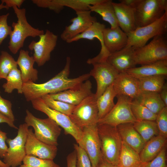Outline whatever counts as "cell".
<instances>
[{
    "label": "cell",
    "mask_w": 167,
    "mask_h": 167,
    "mask_svg": "<svg viewBox=\"0 0 167 167\" xmlns=\"http://www.w3.org/2000/svg\"><path fill=\"white\" fill-rule=\"evenodd\" d=\"M71 59L66 58L64 68L58 74L46 82L36 84L30 81L23 83V93L27 101H31L46 95L56 93L68 89L76 88L88 79L89 73L77 77L70 78Z\"/></svg>",
    "instance_id": "6da1fadb"
},
{
    "label": "cell",
    "mask_w": 167,
    "mask_h": 167,
    "mask_svg": "<svg viewBox=\"0 0 167 167\" xmlns=\"http://www.w3.org/2000/svg\"><path fill=\"white\" fill-rule=\"evenodd\" d=\"M12 8L18 20L17 22L12 23L13 30L10 35L8 47L12 54H16L23 47L24 41L27 37L39 36L45 33L43 30L33 28L28 22L25 8H19L16 6Z\"/></svg>",
    "instance_id": "7a4b0ae2"
},
{
    "label": "cell",
    "mask_w": 167,
    "mask_h": 167,
    "mask_svg": "<svg viewBox=\"0 0 167 167\" xmlns=\"http://www.w3.org/2000/svg\"><path fill=\"white\" fill-rule=\"evenodd\" d=\"M97 128L102 156L117 166L122 141L117 127L97 124Z\"/></svg>",
    "instance_id": "3957f363"
},
{
    "label": "cell",
    "mask_w": 167,
    "mask_h": 167,
    "mask_svg": "<svg viewBox=\"0 0 167 167\" xmlns=\"http://www.w3.org/2000/svg\"><path fill=\"white\" fill-rule=\"evenodd\" d=\"M26 112L25 123L33 128L36 138L46 144L57 146L62 130L60 126L49 118H37L28 109Z\"/></svg>",
    "instance_id": "277c9868"
},
{
    "label": "cell",
    "mask_w": 167,
    "mask_h": 167,
    "mask_svg": "<svg viewBox=\"0 0 167 167\" xmlns=\"http://www.w3.org/2000/svg\"><path fill=\"white\" fill-rule=\"evenodd\" d=\"M137 28L161 18L167 12V0H136L133 7Z\"/></svg>",
    "instance_id": "5b68a950"
},
{
    "label": "cell",
    "mask_w": 167,
    "mask_h": 167,
    "mask_svg": "<svg viewBox=\"0 0 167 167\" xmlns=\"http://www.w3.org/2000/svg\"><path fill=\"white\" fill-rule=\"evenodd\" d=\"M134 57L136 65L141 66L167 59V41L164 35L155 36L148 44L135 49Z\"/></svg>",
    "instance_id": "8992f818"
},
{
    "label": "cell",
    "mask_w": 167,
    "mask_h": 167,
    "mask_svg": "<svg viewBox=\"0 0 167 167\" xmlns=\"http://www.w3.org/2000/svg\"><path fill=\"white\" fill-rule=\"evenodd\" d=\"M167 31V12L161 18L145 26L138 27L127 34V45L135 49L144 46L148 41L155 36L164 35Z\"/></svg>",
    "instance_id": "52a82bcc"
},
{
    "label": "cell",
    "mask_w": 167,
    "mask_h": 167,
    "mask_svg": "<svg viewBox=\"0 0 167 167\" xmlns=\"http://www.w3.org/2000/svg\"><path fill=\"white\" fill-rule=\"evenodd\" d=\"M97 98L92 93L78 105H75L69 116L72 122L82 129L96 125L99 120Z\"/></svg>",
    "instance_id": "ba28073f"
},
{
    "label": "cell",
    "mask_w": 167,
    "mask_h": 167,
    "mask_svg": "<svg viewBox=\"0 0 167 167\" xmlns=\"http://www.w3.org/2000/svg\"><path fill=\"white\" fill-rule=\"evenodd\" d=\"M29 126L25 123L20 124L17 135L14 139L7 138L9 147L3 157V162L9 167H17L23 162L26 155L25 144Z\"/></svg>",
    "instance_id": "9c48e42d"
},
{
    "label": "cell",
    "mask_w": 167,
    "mask_h": 167,
    "mask_svg": "<svg viewBox=\"0 0 167 167\" xmlns=\"http://www.w3.org/2000/svg\"><path fill=\"white\" fill-rule=\"evenodd\" d=\"M31 102L34 109L46 114L64 129L66 134L71 135L77 143L80 140L82 130L72 122L69 116L50 108L41 98Z\"/></svg>",
    "instance_id": "30bf717a"
},
{
    "label": "cell",
    "mask_w": 167,
    "mask_h": 167,
    "mask_svg": "<svg viewBox=\"0 0 167 167\" xmlns=\"http://www.w3.org/2000/svg\"><path fill=\"white\" fill-rule=\"evenodd\" d=\"M117 101L110 112L99 120L98 124H105L117 127L126 123H134L137 120L134 116L130 107L132 99L126 96L117 95Z\"/></svg>",
    "instance_id": "8fae6325"
},
{
    "label": "cell",
    "mask_w": 167,
    "mask_h": 167,
    "mask_svg": "<svg viewBox=\"0 0 167 167\" xmlns=\"http://www.w3.org/2000/svg\"><path fill=\"white\" fill-rule=\"evenodd\" d=\"M39 37L38 41H32L28 47L30 50H34L32 57L38 66H41L50 60L51 53L56 45L58 36L47 29Z\"/></svg>",
    "instance_id": "7c38bea8"
},
{
    "label": "cell",
    "mask_w": 167,
    "mask_h": 167,
    "mask_svg": "<svg viewBox=\"0 0 167 167\" xmlns=\"http://www.w3.org/2000/svg\"><path fill=\"white\" fill-rule=\"evenodd\" d=\"M97 125L83 128L81 139L77 143L88 155L93 167L96 166L102 156Z\"/></svg>",
    "instance_id": "4fadbf2b"
},
{
    "label": "cell",
    "mask_w": 167,
    "mask_h": 167,
    "mask_svg": "<svg viewBox=\"0 0 167 167\" xmlns=\"http://www.w3.org/2000/svg\"><path fill=\"white\" fill-rule=\"evenodd\" d=\"M89 73L95 79L97 89L95 94L98 98L107 88L113 84L119 73L106 61L94 63Z\"/></svg>",
    "instance_id": "5bb4252c"
},
{
    "label": "cell",
    "mask_w": 167,
    "mask_h": 167,
    "mask_svg": "<svg viewBox=\"0 0 167 167\" xmlns=\"http://www.w3.org/2000/svg\"><path fill=\"white\" fill-rule=\"evenodd\" d=\"M89 10L76 12V17L71 19V24L66 26L60 35L64 41L71 39L86 30L97 21L96 17L91 14Z\"/></svg>",
    "instance_id": "9a60e30c"
},
{
    "label": "cell",
    "mask_w": 167,
    "mask_h": 167,
    "mask_svg": "<svg viewBox=\"0 0 167 167\" xmlns=\"http://www.w3.org/2000/svg\"><path fill=\"white\" fill-rule=\"evenodd\" d=\"M25 150L26 155L53 160L56 156L58 148L57 146L46 144L37 139L30 128L28 131Z\"/></svg>",
    "instance_id": "2e32d148"
},
{
    "label": "cell",
    "mask_w": 167,
    "mask_h": 167,
    "mask_svg": "<svg viewBox=\"0 0 167 167\" xmlns=\"http://www.w3.org/2000/svg\"><path fill=\"white\" fill-rule=\"evenodd\" d=\"M105 28V25L104 24L96 22L85 32L66 42L69 43L81 39L92 40L95 38H97L101 45L100 52L96 57L88 59L87 62L88 64L92 65L95 63L106 61L110 54L106 50L103 43V32Z\"/></svg>",
    "instance_id": "e0dca14e"
},
{
    "label": "cell",
    "mask_w": 167,
    "mask_h": 167,
    "mask_svg": "<svg viewBox=\"0 0 167 167\" xmlns=\"http://www.w3.org/2000/svg\"><path fill=\"white\" fill-rule=\"evenodd\" d=\"M92 83L88 79L76 88L48 95L54 100L76 105L92 93Z\"/></svg>",
    "instance_id": "ac0fdd59"
},
{
    "label": "cell",
    "mask_w": 167,
    "mask_h": 167,
    "mask_svg": "<svg viewBox=\"0 0 167 167\" xmlns=\"http://www.w3.org/2000/svg\"><path fill=\"white\" fill-rule=\"evenodd\" d=\"M135 48L127 45L122 49L110 53L106 61L119 73L125 72L127 70L136 67L134 51Z\"/></svg>",
    "instance_id": "d6986e66"
},
{
    "label": "cell",
    "mask_w": 167,
    "mask_h": 167,
    "mask_svg": "<svg viewBox=\"0 0 167 167\" xmlns=\"http://www.w3.org/2000/svg\"><path fill=\"white\" fill-rule=\"evenodd\" d=\"M113 84L116 96L124 95L134 100L141 92L138 79L126 72L119 73Z\"/></svg>",
    "instance_id": "ffe728a7"
},
{
    "label": "cell",
    "mask_w": 167,
    "mask_h": 167,
    "mask_svg": "<svg viewBox=\"0 0 167 167\" xmlns=\"http://www.w3.org/2000/svg\"><path fill=\"white\" fill-rule=\"evenodd\" d=\"M112 4L118 26L128 34L137 28L134 8L122 2H113Z\"/></svg>",
    "instance_id": "44dd1931"
},
{
    "label": "cell",
    "mask_w": 167,
    "mask_h": 167,
    "mask_svg": "<svg viewBox=\"0 0 167 167\" xmlns=\"http://www.w3.org/2000/svg\"><path fill=\"white\" fill-rule=\"evenodd\" d=\"M103 38L104 46L109 54L122 49L127 44V34L119 26L114 28H105Z\"/></svg>",
    "instance_id": "7402d4cb"
},
{
    "label": "cell",
    "mask_w": 167,
    "mask_h": 167,
    "mask_svg": "<svg viewBox=\"0 0 167 167\" xmlns=\"http://www.w3.org/2000/svg\"><path fill=\"white\" fill-rule=\"evenodd\" d=\"M117 128L122 141L139 154L146 143L135 128L133 123L121 124Z\"/></svg>",
    "instance_id": "603a6c76"
},
{
    "label": "cell",
    "mask_w": 167,
    "mask_h": 167,
    "mask_svg": "<svg viewBox=\"0 0 167 167\" xmlns=\"http://www.w3.org/2000/svg\"><path fill=\"white\" fill-rule=\"evenodd\" d=\"M20 71L23 83L31 81L36 82L38 79V71L33 67L35 61L30 56L28 50L21 49L16 61Z\"/></svg>",
    "instance_id": "cb8c5ba5"
},
{
    "label": "cell",
    "mask_w": 167,
    "mask_h": 167,
    "mask_svg": "<svg viewBox=\"0 0 167 167\" xmlns=\"http://www.w3.org/2000/svg\"><path fill=\"white\" fill-rule=\"evenodd\" d=\"M125 72L138 79L157 75H167V59L135 67Z\"/></svg>",
    "instance_id": "d4e9b609"
},
{
    "label": "cell",
    "mask_w": 167,
    "mask_h": 167,
    "mask_svg": "<svg viewBox=\"0 0 167 167\" xmlns=\"http://www.w3.org/2000/svg\"><path fill=\"white\" fill-rule=\"evenodd\" d=\"M167 139L158 135L147 142L139 153L142 163L149 162L159 153L166 145Z\"/></svg>",
    "instance_id": "484cf974"
},
{
    "label": "cell",
    "mask_w": 167,
    "mask_h": 167,
    "mask_svg": "<svg viewBox=\"0 0 167 167\" xmlns=\"http://www.w3.org/2000/svg\"><path fill=\"white\" fill-rule=\"evenodd\" d=\"M112 2V0H105L102 2L89 6V10L99 14L103 20L110 24L111 28H114L119 26Z\"/></svg>",
    "instance_id": "4316f807"
},
{
    "label": "cell",
    "mask_w": 167,
    "mask_h": 167,
    "mask_svg": "<svg viewBox=\"0 0 167 167\" xmlns=\"http://www.w3.org/2000/svg\"><path fill=\"white\" fill-rule=\"evenodd\" d=\"M142 164L139 154L122 141L117 167H139Z\"/></svg>",
    "instance_id": "83f0119b"
},
{
    "label": "cell",
    "mask_w": 167,
    "mask_h": 167,
    "mask_svg": "<svg viewBox=\"0 0 167 167\" xmlns=\"http://www.w3.org/2000/svg\"><path fill=\"white\" fill-rule=\"evenodd\" d=\"M134 100L144 105L156 115L165 107L158 92H141L138 96Z\"/></svg>",
    "instance_id": "f1b7e54d"
},
{
    "label": "cell",
    "mask_w": 167,
    "mask_h": 167,
    "mask_svg": "<svg viewBox=\"0 0 167 167\" xmlns=\"http://www.w3.org/2000/svg\"><path fill=\"white\" fill-rule=\"evenodd\" d=\"M116 96L113 84L97 99L99 120L104 117L113 107L115 105L114 99Z\"/></svg>",
    "instance_id": "f546056e"
},
{
    "label": "cell",
    "mask_w": 167,
    "mask_h": 167,
    "mask_svg": "<svg viewBox=\"0 0 167 167\" xmlns=\"http://www.w3.org/2000/svg\"><path fill=\"white\" fill-rule=\"evenodd\" d=\"M167 76L157 75L138 79L140 91L159 93L166 83Z\"/></svg>",
    "instance_id": "4dcf8cb0"
},
{
    "label": "cell",
    "mask_w": 167,
    "mask_h": 167,
    "mask_svg": "<svg viewBox=\"0 0 167 167\" xmlns=\"http://www.w3.org/2000/svg\"><path fill=\"white\" fill-rule=\"evenodd\" d=\"M134 126L146 143L154 137L159 135L155 121L137 120Z\"/></svg>",
    "instance_id": "1f68e13d"
},
{
    "label": "cell",
    "mask_w": 167,
    "mask_h": 167,
    "mask_svg": "<svg viewBox=\"0 0 167 167\" xmlns=\"http://www.w3.org/2000/svg\"><path fill=\"white\" fill-rule=\"evenodd\" d=\"M6 79V82L2 86L5 92L11 93L14 90L16 89L18 93H23V82L20 71L17 67H14L11 70Z\"/></svg>",
    "instance_id": "d6a6232c"
},
{
    "label": "cell",
    "mask_w": 167,
    "mask_h": 167,
    "mask_svg": "<svg viewBox=\"0 0 167 167\" xmlns=\"http://www.w3.org/2000/svg\"><path fill=\"white\" fill-rule=\"evenodd\" d=\"M54 2L67 6L75 12L89 10V7L104 2L105 0H52Z\"/></svg>",
    "instance_id": "836d02e7"
},
{
    "label": "cell",
    "mask_w": 167,
    "mask_h": 167,
    "mask_svg": "<svg viewBox=\"0 0 167 167\" xmlns=\"http://www.w3.org/2000/svg\"><path fill=\"white\" fill-rule=\"evenodd\" d=\"M130 107L132 112L137 120L155 121L157 115L136 100L132 99Z\"/></svg>",
    "instance_id": "e575fe53"
},
{
    "label": "cell",
    "mask_w": 167,
    "mask_h": 167,
    "mask_svg": "<svg viewBox=\"0 0 167 167\" xmlns=\"http://www.w3.org/2000/svg\"><path fill=\"white\" fill-rule=\"evenodd\" d=\"M41 98L50 108L69 117L75 106V105L53 99L48 94L43 96Z\"/></svg>",
    "instance_id": "d590c367"
},
{
    "label": "cell",
    "mask_w": 167,
    "mask_h": 167,
    "mask_svg": "<svg viewBox=\"0 0 167 167\" xmlns=\"http://www.w3.org/2000/svg\"><path fill=\"white\" fill-rule=\"evenodd\" d=\"M17 67L16 61L7 52L2 51L0 56V79H6L14 67Z\"/></svg>",
    "instance_id": "8d00e7d4"
},
{
    "label": "cell",
    "mask_w": 167,
    "mask_h": 167,
    "mask_svg": "<svg viewBox=\"0 0 167 167\" xmlns=\"http://www.w3.org/2000/svg\"><path fill=\"white\" fill-rule=\"evenodd\" d=\"M23 163L24 165L37 167H60L53 160L41 159L31 155H26Z\"/></svg>",
    "instance_id": "74e56055"
},
{
    "label": "cell",
    "mask_w": 167,
    "mask_h": 167,
    "mask_svg": "<svg viewBox=\"0 0 167 167\" xmlns=\"http://www.w3.org/2000/svg\"><path fill=\"white\" fill-rule=\"evenodd\" d=\"M159 135L167 138V107H164L157 115L155 120Z\"/></svg>",
    "instance_id": "f35d334b"
},
{
    "label": "cell",
    "mask_w": 167,
    "mask_h": 167,
    "mask_svg": "<svg viewBox=\"0 0 167 167\" xmlns=\"http://www.w3.org/2000/svg\"><path fill=\"white\" fill-rule=\"evenodd\" d=\"M76 154V167H92L90 158L85 151L77 144H74Z\"/></svg>",
    "instance_id": "ab89813d"
},
{
    "label": "cell",
    "mask_w": 167,
    "mask_h": 167,
    "mask_svg": "<svg viewBox=\"0 0 167 167\" xmlns=\"http://www.w3.org/2000/svg\"><path fill=\"white\" fill-rule=\"evenodd\" d=\"M166 145L157 156L152 161L142 163L140 167H167Z\"/></svg>",
    "instance_id": "60d3db41"
},
{
    "label": "cell",
    "mask_w": 167,
    "mask_h": 167,
    "mask_svg": "<svg viewBox=\"0 0 167 167\" xmlns=\"http://www.w3.org/2000/svg\"><path fill=\"white\" fill-rule=\"evenodd\" d=\"M9 13L0 16V45L12 31L11 27L7 24Z\"/></svg>",
    "instance_id": "b9f144b4"
},
{
    "label": "cell",
    "mask_w": 167,
    "mask_h": 167,
    "mask_svg": "<svg viewBox=\"0 0 167 167\" xmlns=\"http://www.w3.org/2000/svg\"><path fill=\"white\" fill-rule=\"evenodd\" d=\"M12 105L10 101L1 96L0 91V113L14 122L15 118L12 109Z\"/></svg>",
    "instance_id": "7bdbcfd3"
},
{
    "label": "cell",
    "mask_w": 167,
    "mask_h": 167,
    "mask_svg": "<svg viewBox=\"0 0 167 167\" xmlns=\"http://www.w3.org/2000/svg\"><path fill=\"white\" fill-rule=\"evenodd\" d=\"M32 2L38 7L48 8L58 14L59 13L64 7L54 2L52 0H32Z\"/></svg>",
    "instance_id": "ee69618b"
},
{
    "label": "cell",
    "mask_w": 167,
    "mask_h": 167,
    "mask_svg": "<svg viewBox=\"0 0 167 167\" xmlns=\"http://www.w3.org/2000/svg\"><path fill=\"white\" fill-rule=\"evenodd\" d=\"M7 139V133L0 130V157L2 158H3L8 148L6 144Z\"/></svg>",
    "instance_id": "f6af8a7d"
},
{
    "label": "cell",
    "mask_w": 167,
    "mask_h": 167,
    "mask_svg": "<svg viewBox=\"0 0 167 167\" xmlns=\"http://www.w3.org/2000/svg\"><path fill=\"white\" fill-rule=\"evenodd\" d=\"M66 167H76V154L74 150L66 157Z\"/></svg>",
    "instance_id": "bcb514c9"
},
{
    "label": "cell",
    "mask_w": 167,
    "mask_h": 167,
    "mask_svg": "<svg viewBox=\"0 0 167 167\" xmlns=\"http://www.w3.org/2000/svg\"><path fill=\"white\" fill-rule=\"evenodd\" d=\"M24 0H2V3H5L9 8L11 7L16 6L20 8V6L24 2Z\"/></svg>",
    "instance_id": "7dc6e473"
},
{
    "label": "cell",
    "mask_w": 167,
    "mask_h": 167,
    "mask_svg": "<svg viewBox=\"0 0 167 167\" xmlns=\"http://www.w3.org/2000/svg\"><path fill=\"white\" fill-rule=\"evenodd\" d=\"M159 93L161 100L165 107H167V84L166 82L165 84Z\"/></svg>",
    "instance_id": "c3c4849f"
},
{
    "label": "cell",
    "mask_w": 167,
    "mask_h": 167,
    "mask_svg": "<svg viewBox=\"0 0 167 167\" xmlns=\"http://www.w3.org/2000/svg\"><path fill=\"white\" fill-rule=\"evenodd\" d=\"M5 123L10 127L15 129L18 128L15 125L14 122L0 113V123Z\"/></svg>",
    "instance_id": "681fc988"
},
{
    "label": "cell",
    "mask_w": 167,
    "mask_h": 167,
    "mask_svg": "<svg viewBox=\"0 0 167 167\" xmlns=\"http://www.w3.org/2000/svg\"><path fill=\"white\" fill-rule=\"evenodd\" d=\"M96 167H117L107 161L102 156Z\"/></svg>",
    "instance_id": "f907efd6"
},
{
    "label": "cell",
    "mask_w": 167,
    "mask_h": 167,
    "mask_svg": "<svg viewBox=\"0 0 167 167\" xmlns=\"http://www.w3.org/2000/svg\"><path fill=\"white\" fill-rule=\"evenodd\" d=\"M4 8L8 10L9 8L6 5H4L3 3L2 2V3L0 4V10Z\"/></svg>",
    "instance_id": "816d5d0a"
},
{
    "label": "cell",
    "mask_w": 167,
    "mask_h": 167,
    "mask_svg": "<svg viewBox=\"0 0 167 167\" xmlns=\"http://www.w3.org/2000/svg\"><path fill=\"white\" fill-rule=\"evenodd\" d=\"M0 167H9L7 165L0 159Z\"/></svg>",
    "instance_id": "f5cc1de1"
},
{
    "label": "cell",
    "mask_w": 167,
    "mask_h": 167,
    "mask_svg": "<svg viewBox=\"0 0 167 167\" xmlns=\"http://www.w3.org/2000/svg\"><path fill=\"white\" fill-rule=\"evenodd\" d=\"M19 167H37L34 166H32L26 165L23 164H21V165H20Z\"/></svg>",
    "instance_id": "db71d44e"
},
{
    "label": "cell",
    "mask_w": 167,
    "mask_h": 167,
    "mask_svg": "<svg viewBox=\"0 0 167 167\" xmlns=\"http://www.w3.org/2000/svg\"><path fill=\"white\" fill-rule=\"evenodd\" d=\"M92 167H93L92 166Z\"/></svg>",
    "instance_id": "11a10c76"
},
{
    "label": "cell",
    "mask_w": 167,
    "mask_h": 167,
    "mask_svg": "<svg viewBox=\"0 0 167 167\" xmlns=\"http://www.w3.org/2000/svg\"></svg>",
    "instance_id": "9f6ffc18"
}]
</instances>
